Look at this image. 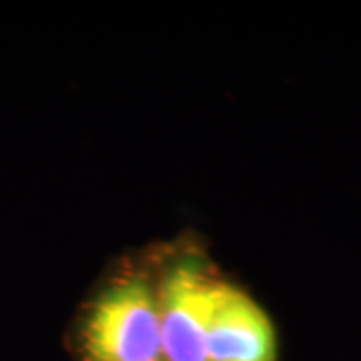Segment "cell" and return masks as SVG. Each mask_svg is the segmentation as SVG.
<instances>
[{
  "mask_svg": "<svg viewBox=\"0 0 361 361\" xmlns=\"http://www.w3.org/2000/svg\"><path fill=\"white\" fill-rule=\"evenodd\" d=\"M80 361H163L155 265H127L106 279L75 325Z\"/></svg>",
  "mask_w": 361,
  "mask_h": 361,
  "instance_id": "obj_1",
  "label": "cell"
},
{
  "mask_svg": "<svg viewBox=\"0 0 361 361\" xmlns=\"http://www.w3.org/2000/svg\"><path fill=\"white\" fill-rule=\"evenodd\" d=\"M153 265L163 361H205L209 323L227 279L195 247L171 249Z\"/></svg>",
  "mask_w": 361,
  "mask_h": 361,
  "instance_id": "obj_2",
  "label": "cell"
},
{
  "mask_svg": "<svg viewBox=\"0 0 361 361\" xmlns=\"http://www.w3.org/2000/svg\"><path fill=\"white\" fill-rule=\"evenodd\" d=\"M205 361H277V334L253 297L227 281L209 323Z\"/></svg>",
  "mask_w": 361,
  "mask_h": 361,
  "instance_id": "obj_3",
  "label": "cell"
}]
</instances>
